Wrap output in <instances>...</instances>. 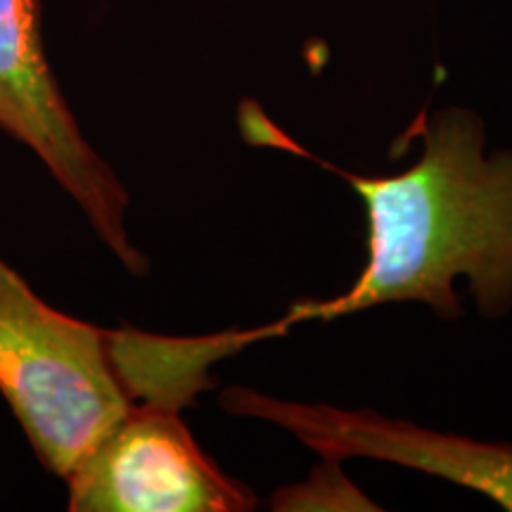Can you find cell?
<instances>
[{"label": "cell", "instance_id": "1", "mask_svg": "<svg viewBox=\"0 0 512 512\" xmlns=\"http://www.w3.org/2000/svg\"><path fill=\"white\" fill-rule=\"evenodd\" d=\"M323 166L366 207L368 259L339 297L294 304L283 318L287 328L394 302L458 318V278L484 318L512 311V147L486 150V126L475 112L446 107L427 119L420 159L396 176Z\"/></svg>", "mask_w": 512, "mask_h": 512}, {"label": "cell", "instance_id": "3", "mask_svg": "<svg viewBox=\"0 0 512 512\" xmlns=\"http://www.w3.org/2000/svg\"><path fill=\"white\" fill-rule=\"evenodd\" d=\"M0 128L48 166L128 273L150 271L128 238V192L81 133L50 69L41 0H0Z\"/></svg>", "mask_w": 512, "mask_h": 512}, {"label": "cell", "instance_id": "5", "mask_svg": "<svg viewBox=\"0 0 512 512\" xmlns=\"http://www.w3.org/2000/svg\"><path fill=\"white\" fill-rule=\"evenodd\" d=\"M441 475L512 512V444L456 434L441 453Z\"/></svg>", "mask_w": 512, "mask_h": 512}, {"label": "cell", "instance_id": "4", "mask_svg": "<svg viewBox=\"0 0 512 512\" xmlns=\"http://www.w3.org/2000/svg\"><path fill=\"white\" fill-rule=\"evenodd\" d=\"M69 484L74 512H245L256 498L209 458L174 408L138 406Z\"/></svg>", "mask_w": 512, "mask_h": 512}, {"label": "cell", "instance_id": "2", "mask_svg": "<svg viewBox=\"0 0 512 512\" xmlns=\"http://www.w3.org/2000/svg\"><path fill=\"white\" fill-rule=\"evenodd\" d=\"M259 339L261 328L209 337L95 328L48 306L0 261V392L64 482L133 408L181 411L214 384V363Z\"/></svg>", "mask_w": 512, "mask_h": 512}]
</instances>
